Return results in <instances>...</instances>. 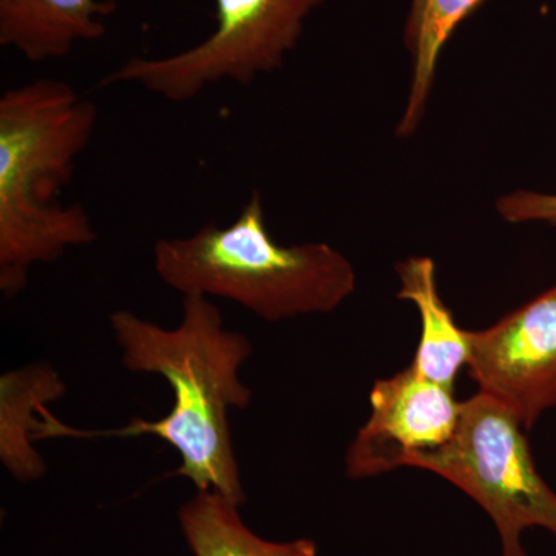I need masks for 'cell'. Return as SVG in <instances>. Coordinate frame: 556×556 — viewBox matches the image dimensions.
<instances>
[{
    "mask_svg": "<svg viewBox=\"0 0 556 556\" xmlns=\"http://www.w3.org/2000/svg\"><path fill=\"white\" fill-rule=\"evenodd\" d=\"M98 110L67 83L36 79L0 97V291H24L39 263L97 240L80 204L60 201L93 138Z\"/></svg>",
    "mask_w": 556,
    "mask_h": 556,
    "instance_id": "cell-2",
    "label": "cell"
},
{
    "mask_svg": "<svg viewBox=\"0 0 556 556\" xmlns=\"http://www.w3.org/2000/svg\"><path fill=\"white\" fill-rule=\"evenodd\" d=\"M484 2L485 0H413L404 33L405 43L413 56L412 87L404 115L397 126V137L407 138L419 127L445 43L463 21Z\"/></svg>",
    "mask_w": 556,
    "mask_h": 556,
    "instance_id": "cell-12",
    "label": "cell"
},
{
    "mask_svg": "<svg viewBox=\"0 0 556 556\" xmlns=\"http://www.w3.org/2000/svg\"><path fill=\"white\" fill-rule=\"evenodd\" d=\"M396 273L397 299L415 305L420 318V338L412 367L433 382L455 388L457 376L470 362V331L456 324L439 294L433 260H404L396 266Z\"/></svg>",
    "mask_w": 556,
    "mask_h": 556,
    "instance_id": "cell-9",
    "label": "cell"
},
{
    "mask_svg": "<svg viewBox=\"0 0 556 556\" xmlns=\"http://www.w3.org/2000/svg\"><path fill=\"white\" fill-rule=\"evenodd\" d=\"M215 30L197 46L164 58L134 56L100 87L137 84L170 102H186L222 80L248 86L283 65L306 17L325 0H214Z\"/></svg>",
    "mask_w": 556,
    "mask_h": 556,
    "instance_id": "cell-5",
    "label": "cell"
},
{
    "mask_svg": "<svg viewBox=\"0 0 556 556\" xmlns=\"http://www.w3.org/2000/svg\"><path fill=\"white\" fill-rule=\"evenodd\" d=\"M113 0H0V46L33 64L62 60L78 42L105 35Z\"/></svg>",
    "mask_w": 556,
    "mask_h": 556,
    "instance_id": "cell-8",
    "label": "cell"
},
{
    "mask_svg": "<svg viewBox=\"0 0 556 556\" xmlns=\"http://www.w3.org/2000/svg\"><path fill=\"white\" fill-rule=\"evenodd\" d=\"M65 393L67 387L46 362L5 372L0 379V460L22 484L47 473L46 460L33 442L38 441L47 405Z\"/></svg>",
    "mask_w": 556,
    "mask_h": 556,
    "instance_id": "cell-10",
    "label": "cell"
},
{
    "mask_svg": "<svg viewBox=\"0 0 556 556\" xmlns=\"http://www.w3.org/2000/svg\"><path fill=\"white\" fill-rule=\"evenodd\" d=\"M470 340V378L526 430L556 407V285Z\"/></svg>",
    "mask_w": 556,
    "mask_h": 556,
    "instance_id": "cell-6",
    "label": "cell"
},
{
    "mask_svg": "<svg viewBox=\"0 0 556 556\" xmlns=\"http://www.w3.org/2000/svg\"><path fill=\"white\" fill-rule=\"evenodd\" d=\"M371 413L348 448L346 475L379 477L404 468L417 453L447 444L459 424L463 402L455 388L441 386L415 368L380 379L369 393Z\"/></svg>",
    "mask_w": 556,
    "mask_h": 556,
    "instance_id": "cell-7",
    "label": "cell"
},
{
    "mask_svg": "<svg viewBox=\"0 0 556 556\" xmlns=\"http://www.w3.org/2000/svg\"><path fill=\"white\" fill-rule=\"evenodd\" d=\"M240 506L214 490L197 492L178 508L182 536L193 556H317L316 541L265 540L252 532Z\"/></svg>",
    "mask_w": 556,
    "mask_h": 556,
    "instance_id": "cell-11",
    "label": "cell"
},
{
    "mask_svg": "<svg viewBox=\"0 0 556 556\" xmlns=\"http://www.w3.org/2000/svg\"><path fill=\"white\" fill-rule=\"evenodd\" d=\"M153 265L182 298L230 300L269 324L332 313L357 287L353 263L331 244L277 243L258 190L230 225L156 241Z\"/></svg>",
    "mask_w": 556,
    "mask_h": 556,
    "instance_id": "cell-3",
    "label": "cell"
},
{
    "mask_svg": "<svg viewBox=\"0 0 556 556\" xmlns=\"http://www.w3.org/2000/svg\"><path fill=\"white\" fill-rule=\"evenodd\" d=\"M110 327L130 372L159 375L174 391L169 415L159 420L134 419L109 431H79L62 426L67 438L155 437L177 450L181 464L174 475L189 479L197 492L214 490L237 506L247 503L228 413L244 409L252 391L239 369L254 346L240 331L225 328L211 299L182 298V320L166 329L129 309L110 314Z\"/></svg>",
    "mask_w": 556,
    "mask_h": 556,
    "instance_id": "cell-1",
    "label": "cell"
},
{
    "mask_svg": "<svg viewBox=\"0 0 556 556\" xmlns=\"http://www.w3.org/2000/svg\"><path fill=\"white\" fill-rule=\"evenodd\" d=\"M496 212L508 223H547L556 226V195L517 190L497 200Z\"/></svg>",
    "mask_w": 556,
    "mask_h": 556,
    "instance_id": "cell-13",
    "label": "cell"
},
{
    "mask_svg": "<svg viewBox=\"0 0 556 556\" xmlns=\"http://www.w3.org/2000/svg\"><path fill=\"white\" fill-rule=\"evenodd\" d=\"M525 430L510 409L478 391L463 402L447 444L404 463V468L444 478L471 497L492 519L501 556H529L522 544L526 530L556 535V492L538 471Z\"/></svg>",
    "mask_w": 556,
    "mask_h": 556,
    "instance_id": "cell-4",
    "label": "cell"
}]
</instances>
